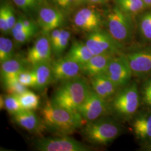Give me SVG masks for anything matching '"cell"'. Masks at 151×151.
Instances as JSON below:
<instances>
[{
  "label": "cell",
  "mask_w": 151,
  "mask_h": 151,
  "mask_svg": "<svg viewBox=\"0 0 151 151\" xmlns=\"http://www.w3.org/2000/svg\"><path fill=\"white\" fill-rule=\"evenodd\" d=\"M40 114L47 129L60 135L73 133L82 126L83 121L79 114L58 106L51 100L44 104Z\"/></svg>",
  "instance_id": "6da1fadb"
},
{
  "label": "cell",
  "mask_w": 151,
  "mask_h": 151,
  "mask_svg": "<svg viewBox=\"0 0 151 151\" xmlns=\"http://www.w3.org/2000/svg\"><path fill=\"white\" fill-rule=\"evenodd\" d=\"M91 90L86 80L78 77L63 81L54 92L51 101L71 111L77 113Z\"/></svg>",
  "instance_id": "7a4b0ae2"
},
{
  "label": "cell",
  "mask_w": 151,
  "mask_h": 151,
  "mask_svg": "<svg viewBox=\"0 0 151 151\" xmlns=\"http://www.w3.org/2000/svg\"><path fill=\"white\" fill-rule=\"evenodd\" d=\"M81 131L84 138L88 142L95 145H105L119 136L121 127L113 119L100 117L86 122Z\"/></svg>",
  "instance_id": "3957f363"
},
{
  "label": "cell",
  "mask_w": 151,
  "mask_h": 151,
  "mask_svg": "<svg viewBox=\"0 0 151 151\" xmlns=\"http://www.w3.org/2000/svg\"><path fill=\"white\" fill-rule=\"evenodd\" d=\"M125 12L115 7L107 16L109 33L118 43H128L132 38L133 25L130 19Z\"/></svg>",
  "instance_id": "277c9868"
},
{
  "label": "cell",
  "mask_w": 151,
  "mask_h": 151,
  "mask_svg": "<svg viewBox=\"0 0 151 151\" xmlns=\"http://www.w3.org/2000/svg\"><path fill=\"white\" fill-rule=\"evenodd\" d=\"M139 105L138 87L132 83L118 92L112 102L114 111L119 116L129 117L135 113Z\"/></svg>",
  "instance_id": "5b68a950"
},
{
  "label": "cell",
  "mask_w": 151,
  "mask_h": 151,
  "mask_svg": "<svg viewBox=\"0 0 151 151\" xmlns=\"http://www.w3.org/2000/svg\"><path fill=\"white\" fill-rule=\"evenodd\" d=\"M85 42L93 55H119L122 46L109 32L100 29L89 32Z\"/></svg>",
  "instance_id": "8992f818"
},
{
  "label": "cell",
  "mask_w": 151,
  "mask_h": 151,
  "mask_svg": "<svg viewBox=\"0 0 151 151\" xmlns=\"http://www.w3.org/2000/svg\"><path fill=\"white\" fill-rule=\"evenodd\" d=\"M37 150L40 151H88L90 148L67 135L42 137L34 143Z\"/></svg>",
  "instance_id": "52a82bcc"
},
{
  "label": "cell",
  "mask_w": 151,
  "mask_h": 151,
  "mask_svg": "<svg viewBox=\"0 0 151 151\" xmlns=\"http://www.w3.org/2000/svg\"><path fill=\"white\" fill-rule=\"evenodd\" d=\"M104 73L118 87L126 86L133 75L126 55L114 56Z\"/></svg>",
  "instance_id": "ba28073f"
},
{
  "label": "cell",
  "mask_w": 151,
  "mask_h": 151,
  "mask_svg": "<svg viewBox=\"0 0 151 151\" xmlns=\"http://www.w3.org/2000/svg\"><path fill=\"white\" fill-rule=\"evenodd\" d=\"M106 100L92 90L78 110L82 120L86 122L93 121L103 116L107 111Z\"/></svg>",
  "instance_id": "9c48e42d"
},
{
  "label": "cell",
  "mask_w": 151,
  "mask_h": 151,
  "mask_svg": "<svg viewBox=\"0 0 151 151\" xmlns=\"http://www.w3.org/2000/svg\"><path fill=\"white\" fill-rule=\"evenodd\" d=\"M54 81H65L80 77L82 65L65 57L51 62Z\"/></svg>",
  "instance_id": "30bf717a"
},
{
  "label": "cell",
  "mask_w": 151,
  "mask_h": 151,
  "mask_svg": "<svg viewBox=\"0 0 151 151\" xmlns=\"http://www.w3.org/2000/svg\"><path fill=\"white\" fill-rule=\"evenodd\" d=\"M52 50L48 36L43 35L36 40L27 52L26 60L32 67L41 63L52 62Z\"/></svg>",
  "instance_id": "8fae6325"
},
{
  "label": "cell",
  "mask_w": 151,
  "mask_h": 151,
  "mask_svg": "<svg viewBox=\"0 0 151 151\" xmlns=\"http://www.w3.org/2000/svg\"><path fill=\"white\" fill-rule=\"evenodd\" d=\"M14 122L27 132L41 135L47 129L42 118L32 110H22L12 115Z\"/></svg>",
  "instance_id": "7c38bea8"
},
{
  "label": "cell",
  "mask_w": 151,
  "mask_h": 151,
  "mask_svg": "<svg viewBox=\"0 0 151 151\" xmlns=\"http://www.w3.org/2000/svg\"><path fill=\"white\" fill-rule=\"evenodd\" d=\"M126 57L133 75L143 76L151 73V49L137 50Z\"/></svg>",
  "instance_id": "4fadbf2b"
},
{
  "label": "cell",
  "mask_w": 151,
  "mask_h": 151,
  "mask_svg": "<svg viewBox=\"0 0 151 151\" xmlns=\"http://www.w3.org/2000/svg\"><path fill=\"white\" fill-rule=\"evenodd\" d=\"M64 20L62 13L53 7H43L39 12L38 24L45 35L61 27Z\"/></svg>",
  "instance_id": "5bb4252c"
},
{
  "label": "cell",
  "mask_w": 151,
  "mask_h": 151,
  "mask_svg": "<svg viewBox=\"0 0 151 151\" xmlns=\"http://www.w3.org/2000/svg\"><path fill=\"white\" fill-rule=\"evenodd\" d=\"M76 27L82 31L91 32L99 30L101 17L97 11L85 7L77 11L73 18Z\"/></svg>",
  "instance_id": "9a60e30c"
},
{
  "label": "cell",
  "mask_w": 151,
  "mask_h": 151,
  "mask_svg": "<svg viewBox=\"0 0 151 151\" xmlns=\"http://www.w3.org/2000/svg\"><path fill=\"white\" fill-rule=\"evenodd\" d=\"M25 61L17 58H12L1 63V78L4 86L11 81L18 79V76L26 70Z\"/></svg>",
  "instance_id": "2e32d148"
},
{
  "label": "cell",
  "mask_w": 151,
  "mask_h": 151,
  "mask_svg": "<svg viewBox=\"0 0 151 151\" xmlns=\"http://www.w3.org/2000/svg\"><path fill=\"white\" fill-rule=\"evenodd\" d=\"M116 55L104 54L93 55L86 63L82 65V73L91 77L104 73L110 62Z\"/></svg>",
  "instance_id": "e0dca14e"
},
{
  "label": "cell",
  "mask_w": 151,
  "mask_h": 151,
  "mask_svg": "<svg viewBox=\"0 0 151 151\" xmlns=\"http://www.w3.org/2000/svg\"><path fill=\"white\" fill-rule=\"evenodd\" d=\"M91 84L92 90L106 100L113 96L118 88L104 73L91 77Z\"/></svg>",
  "instance_id": "ac0fdd59"
},
{
  "label": "cell",
  "mask_w": 151,
  "mask_h": 151,
  "mask_svg": "<svg viewBox=\"0 0 151 151\" xmlns=\"http://www.w3.org/2000/svg\"><path fill=\"white\" fill-rule=\"evenodd\" d=\"M32 70L35 76V84L34 88L43 90L53 80L51 63H41L32 67Z\"/></svg>",
  "instance_id": "d6986e66"
},
{
  "label": "cell",
  "mask_w": 151,
  "mask_h": 151,
  "mask_svg": "<svg viewBox=\"0 0 151 151\" xmlns=\"http://www.w3.org/2000/svg\"><path fill=\"white\" fill-rule=\"evenodd\" d=\"M93 55L85 42L75 41L72 44L68 52L65 57L83 65L90 60Z\"/></svg>",
  "instance_id": "ffe728a7"
},
{
  "label": "cell",
  "mask_w": 151,
  "mask_h": 151,
  "mask_svg": "<svg viewBox=\"0 0 151 151\" xmlns=\"http://www.w3.org/2000/svg\"><path fill=\"white\" fill-rule=\"evenodd\" d=\"M135 134L140 140H151V114H144L135 118L133 123Z\"/></svg>",
  "instance_id": "44dd1931"
},
{
  "label": "cell",
  "mask_w": 151,
  "mask_h": 151,
  "mask_svg": "<svg viewBox=\"0 0 151 151\" xmlns=\"http://www.w3.org/2000/svg\"><path fill=\"white\" fill-rule=\"evenodd\" d=\"M19 99L23 110L34 111L40 105V97L34 92L27 90L18 95Z\"/></svg>",
  "instance_id": "7402d4cb"
},
{
  "label": "cell",
  "mask_w": 151,
  "mask_h": 151,
  "mask_svg": "<svg viewBox=\"0 0 151 151\" xmlns=\"http://www.w3.org/2000/svg\"><path fill=\"white\" fill-rule=\"evenodd\" d=\"M71 37L70 31L62 29L59 37L51 44L52 53L55 56H60L67 48Z\"/></svg>",
  "instance_id": "603a6c76"
},
{
  "label": "cell",
  "mask_w": 151,
  "mask_h": 151,
  "mask_svg": "<svg viewBox=\"0 0 151 151\" xmlns=\"http://www.w3.org/2000/svg\"><path fill=\"white\" fill-rule=\"evenodd\" d=\"M117 2L119 8L125 13L135 14L146 6L143 0H117Z\"/></svg>",
  "instance_id": "cb8c5ba5"
},
{
  "label": "cell",
  "mask_w": 151,
  "mask_h": 151,
  "mask_svg": "<svg viewBox=\"0 0 151 151\" xmlns=\"http://www.w3.org/2000/svg\"><path fill=\"white\" fill-rule=\"evenodd\" d=\"M14 47L12 41L4 37L0 38V63L14 57Z\"/></svg>",
  "instance_id": "d4e9b609"
},
{
  "label": "cell",
  "mask_w": 151,
  "mask_h": 151,
  "mask_svg": "<svg viewBox=\"0 0 151 151\" xmlns=\"http://www.w3.org/2000/svg\"><path fill=\"white\" fill-rule=\"evenodd\" d=\"M4 108L12 115L19 113L23 109L20 103L18 95L8 94L4 98Z\"/></svg>",
  "instance_id": "484cf974"
},
{
  "label": "cell",
  "mask_w": 151,
  "mask_h": 151,
  "mask_svg": "<svg viewBox=\"0 0 151 151\" xmlns=\"http://www.w3.org/2000/svg\"><path fill=\"white\" fill-rule=\"evenodd\" d=\"M139 29L142 36L151 41V11L146 12L140 17Z\"/></svg>",
  "instance_id": "4316f807"
},
{
  "label": "cell",
  "mask_w": 151,
  "mask_h": 151,
  "mask_svg": "<svg viewBox=\"0 0 151 151\" xmlns=\"http://www.w3.org/2000/svg\"><path fill=\"white\" fill-rule=\"evenodd\" d=\"M36 32L27 29L12 30L11 31V34L15 41L19 44L25 43L32 38Z\"/></svg>",
  "instance_id": "83f0119b"
},
{
  "label": "cell",
  "mask_w": 151,
  "mask_h": 151,
  "mask_svg": "<svg viewBox=\"0 0 151 151\" xmlns=\"http://www.w3.org/2000/svg\"><path fill=\"white\" fill-rule=\"evenodd\" d=\"M18 80L25 86L34 88L36 81L34 70L32 69V70H22L18 76Z\"/></svg>",
  "instance_id": "f1b7e54d"
},
{
  "label": "cell",
  "mask_w": 151,
  "mask_h": 151,
  "mask_svg": "<svg viewBox=\"0 0 151 151\" xmlns=\"http://www.w3.org/2000/svg\"><path fill=\"white\" fill-rule=\"evenodd\" d=\"M6 91L9 94H15L19 95L27 90V87L24 86L18 79L11 81L5 85Z\"/></svg>",
  "instance_id": "f546056e"
},
{
  "label": "cell",
  "mask_w": 151,
  "mask_h": 151,
  "mask_svg": "<svg viewBox=\"0 0 151 151\" xmlns=\"http://www.w3.org/2000/svg\"><path fill=\"white\" fill-rule=\"evenodd\" d=\"M19 9L24 12L32 11L37 8L40 0H12Z\"/></svg>",
  "instance_id": "4dcf8cb0"
},
{
  "label": "cell",
  "mask_w": 151,
  "mask_h": 151,
  "mask_svg": "<svg viewBox=\"0 0 151 151\" xmlns=\"http://www.w3.org/2000/svg\"><path fill=\"white\" fill-rule=\"evenodd\" d=\"M5 12L6 17L7 21V24L9 26V29L10 30V32H11V31L14 27L15 24H16V17L15 16V12L13 7L10 5L5 4L4 5Z\"/></svg>",
  "instance_id": "1f68e13d"
},
{
  "label": "cell",
  "mask_w": 151,
  "mask_h": 151,
  "mask_svg": "<svg viewBox=\"0 0 151 151\" xmlns=\"http://www.w3.org/2000/svg\"><path fill=\"white\" fill-rule=\"evenodd\" d=\"M0 30L1 32L4 34H9L10 33L6 17L5 12L4 5L1 6L0 8Z\"/></svg>",
  "instance_id": "d6a6232c"
},
{
  "label": "cell",
  "mask_w": 151,
  "mask_h": 151,
  "mask_svg": "<svg viewBox=\"0 0 151 151\" xmlns=\"http://www.w3.org/2000/svg\"><path fill=\"white\" fill-rule=\"evenodd\" d=\"M143 94L145 102L146 104L151 106V78L145 85Z\"/></svg>",
  "instance_id": "836d02e7"
},
{
  "label": "cell",
  "mask_w": 151,
  "mask_h": 151,
  "mask_svg": "<svg viewBox=\"0 0 151 151\" xmlns=\"http://www.w3.org/2000/svg\"><path fill=\"white\" fill-rule=\"evenodd\" d=\"M54 3L62 8L70 7L75 2L76 3V0H52Z\"/></svg>",
  "instance_id": "e575fe53"
},
{
  "label": "cell",
  "mask_w": 151,
  "mask_h": 151,
  "mask_svg": "<svg viewBox=\"0 0 151 151\" xmlns=\"http://www.w3.org/2000/svg\"><path fill=\"white\" fill-rule=\"evenodd\" d=\"M22 22L24 26L27 30H31V31H34L36 32H37V27L36 24L32 20L24 19V18H22Z\"/></svg>",
  "instance_id": "d590c367"
},
{
  "label": "cell",
  "mask_w": 151,
  "mask_h": 151,
  "mask_svg": "<svg viewBox=\"0 0 151 151\" xmlns=\"http://www.w3.org/2000/svg\"><path fill=\"white\" fill-rule=\"evenodd\" d=\"M89 2L92 4H97V3H101L104 0H87Z\"/></svg>",
  "instance_id": "8d00e7d4"
},
{
  "label": "cell",
  "mask_w": 151,
  "mask_h": 151,
  "mask_svg": "<svg viewBox=\"0 0 151 151\" xmlns=\"http://www.w3.org/2000/svg\"><path fill=\"white\" fill-rule=\"evenodd\" d=\"M0 108L1 109L4 108V99H3V97L2 96V95L1 96V99H0Z\"/></svg>",
  "instance_id": "74e56055"
},
{
  "label": "cell",
  "mask_w": 151,
  "mask_h": 151,
  "mask_svg": "<svg viewBox=\"0 0 151 151\" xmlns=\"http://www.w3.org/2000/svg\"><path fill=\"white\" fill-rule=\"evenodd\" d=\"M146 6H151V0H143Z\"/></svg>",
  "instance_id": "f35d334b"
},
{
  "label": "cell",
  "mask_w": 151,
  "mask_h": 151,
  "mask_svg": "<svg viewBox=\"0 0 151 151\" xmlns=\"http://www.w3.org/2000/svg\"><path fill=\"white\" fill-rule=\"evenodd\" d=\"M85 1L87 0H76V4H80V3H82Z\"/></svg>",
  "instance_id": "ab89813d"
}]
</instances>
